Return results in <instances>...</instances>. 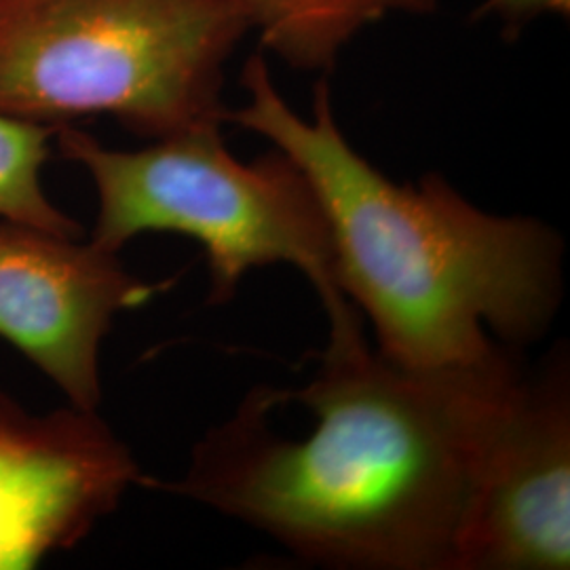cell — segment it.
Segmentation results:
<instances>
[{"label": "cell", "mask_w": 570, "mask_h": 570, "mask_svg": "<svg viewBox=\"0 0 570 570\" xmlns=\"http://www.w3.org/2000/svg\"><path fill=\"white\" fill-rule=\"evenodd\" d=\"M520 372L503 346L459 367H407L330 338L320 367L284 391L311 410L303 440L271 428L275 387H254L207 429L176 480L140 487L202 503L261 530L308 564L454 570L478 452Z\"/></svg>", "instance_id": "1"}, {"label": "cell", "mask_w": 570, "mask_h": 570, "mask_svg": "<svg viewBox=\"0 0 570 570\" xmlns=\"http://www.w3.org/2000/svg\"><path fill=\"white\" fill-rule=\"evenodd\" d=\"M235 122L294 159L326 212L336 277L376 332V348L407 367L473 366L550 327L562 301L564 242L527 216H497L440 174L397 184L367 164L334 119L330 85L313 115L292 110L263 53L245 61Z\"/></svg>", "instance_id": "2"}, {"label": "cell", "mask_w": 570, "mask_h": 570, "mask_svg": "<svg viewBox=\"0 0 570 570\" xmlns=\"http://www.w3.org/2000/svg\"><path fill=\"white\" fill-rule=\"evenodd\" d=\"M242 0H0V112L45 125L108 115L161 140L225 125Z\"/></svg>", "instance_id": "3"}, {"label": "cell", "mask_w": 570, "mask_h": 570, "mask_svg": "<svg viewBox=\"0 0 570 570\" xmlns=\"http://www.w3.org/2000/svg\"><path fill=\"white\" fill-rule=\"evenodd\" d=\"M53 142L96 188L91 242L121 254L144 233L190 237L204 247L212 306L230 303L252 268L296 266L326 308L330 336L364 332L338 285L324 205L284 150L273 146L242 164L226 148L223 125L119 150L70 122L58 127Z\"/></svg>", "instance_id": "4"}, {"label": "cell", "mask_w": 570, "mask_h": 570, "mask_svg": "<svg viewBox=\"0 0 570 570\" xmlns=\"http://www.w3.org/2000/svg\"><path fill=\"white\" fill-rule=\"evenodd\" d=\"M570 567V381L558 355L518 372L473 469L454 570Z\"/></svg>", "instance_id": "5"}, {"label": "cell", "mask_w": 570, "mask_h": 570, "mask_svg": "<svg viewBox=\"0 0 570 570\" xmlns=\"http://www.w3.org/2000/svg\"><path fill=\"white\" fill-rule=\"evenodd\" d=\"M171 282L148 284L102 245L0 220V338L60 389L100 410L102 346L115 320Z\"/></svg>", "instance_id": "6"}, {"label": "cell", "mask_w": 570, "mask_h": 570, "mask_svg": "<svg viewBox=\"0 0 570 570\" xmlns=\"http://www.w3.org/2000/svg\"><path fill=\"white\" fill-rule=\"evenodd\" d=\"M142 478L98 410L32 412L0 387V570L75 550Z\"/></svg>", "instance_id": "7"}, {"label": "cell", "mask_w": 570, "mask_h": 570, "mask_svg": "<svg viewBox=\"0 0 570 570\" xmlns=\"http://www.w3.org/2000/svg\"><path fill=\"white\" fill-rule=\"evenodd\" d=\"M263 45L296 70L330 72L364 28L391 13L425 16L435 0H242Z\"/></svg>", "instance_id": "8"}, {"label": "cell", "mask_w": 570, "mask_h": 570, "mask_svg": "<svg viewBox=\"0 0 570 570\" xmlns=\"http://www.w3.org/2000/svg\"><path fill=\"white\" fill-rule=\"evenodd\" d=\"M58 125L0 112V220L81 237L82 226L53 204L42 184Z\"/></svg>", "instance_id": "9"}, {"label": "cell", "mask_w": 570, "mask_h": 570, "mask_svg": "<svg viewBox=\"0 0 570 570\" xmlns=\"http://www.w3.org/2000/svg\"><path fill=\"white\" fill-rule=\"evenodd\" d=\"M546 13L567 18L570 13V0H484L475 11V18H497L503 23L505 35H518L529 21L537 20Z\"/></svg>", "instance_id": "10"}]
</instances>
